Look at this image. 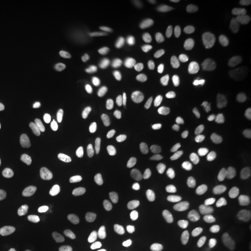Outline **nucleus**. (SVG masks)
<instances>
[{"label":"nucleus","mask_w":251,"mask_h":251,"mask_svg":"<svg viewBox=\"0 0 251 251\" xmlns=\"http://www.w3.org/2000/svg\"><path fill=\"white\" fill-rule=\"evenodd\" d=\"M220 127L219 120L214 117H206L199 126V134L205 138H209L215 134Z\"/></svg>","instance_id":"f257e3e1"},{"label":"nucleus","mask_w":251,"mask_h":251,"mask_svg":"<svg viewBox=\"0 0 251 251\" xmlns=\"http://www.w3.org/2000/svg\"><path fill=\"white\" fill-rule=\"evenodd\" d=\"M203 239L206 243V248L209 251H219L221 249V242L219 234L211 228H206L202 233Z\"/></svg>","instance_id":"f03ea898"},{"label":"nucleus","mask_w":251,"mask_h":251,"mask_svg":"<svg viewBox=\"0 0 251 251\" xmlns=\"http://www.w3.org/2000/svg\"><path fill=\"white\" fill-rule=\"evenodd\" d=\"M249 86H250L249 76L244 74H240L239 75H237V77L235 78L231 87V93L233 96H236V97L242 96L249 89Z\"/></svg>","instance_id":"7ed1b4c3"},{"label":"nucleus","mask_w":251,"mask_h":251,"mask_svg":"<svg viewBox=\"0 0 251 251\" xmlns=\"http://www.w3.org/2000/svg\"><path fill=\"white\" fill-rule=\"evenodd\" d=\"M244 122L239 117H231L225 122L224 131L225 134L234 136L239 134L244 128Z\"/></svg>","instance_id":"20e7f679"},{"label":"nucleus","mask_w":251,"mask_h":251,"mask_svg":"<svg viewBox=\"0 0 251 251\" xmlns=\"http://www.w3.org/2000/svg\"><path fill=\"white\" fill-rule=\"evenodd\" d=\"M214 182H215V176L210 172L205 173L198 179L196 184V191L198 194H205L211 188Z\"/></svg>","instance_id":"39448f33"},{"label":"nucleus","mask_w":251,"mask_h":251,"mask_svg":"<svg viewBox=\"0 0 251 251\" xmlns=\"http://www.w3.org/2000/svg\"><path fill=\"white\" fill-rule=\"evenodd\" d=\"M182 221H183V217L179 213H175V214L171 215L169 218V220L167 221V223L165 225V228H164V232H165L166 236L172 237L176 233L179 225L182 223Z\"/></svg>","instance_id":"423d86ee"},{"label":"nucleus","mask_w":251,"mask_h":251,"mask_svg":"<svg viewBox=\"0 0 251 251\" xmlns=\"http://www.w3.org/2000/svg\"><path fill=\"white\" fill-rule=\"evenodd\" d=\"M132 134L131 130L123 126H117L112 128L110 131V138L116 143H123L126 141Z\"/></svg>","instance_id":"0eeeda50"},{"label":"nucleus","mask_w":251,"mask_h":251,"mask_svg":"<svg viewBox=\"0 0 251 251\" xmlns=\"http://www.w3.org/2000/svg\"><path fill=\"white\" fill-rule=\"evenodd\" d=\"M215 70V67L210 64H186L179 66V71L183 74H194V73L211 72Z\"/></svg>","instance_id":"6e6552de"},{"label":"nucleus","mask_w":251,"mask_h":251,"mask_svg":"<svg viewBox=\"0 0 251 251\" xmlns=\"http://www.w3.org/2000/svg\"><path fill=\"white\" fill-rule=\"evenodd\" d=\"M126 231V221L123 218L118 219L114 227V238L118 246H121L125 241Z\"/></svg>","instance_id":"1a4fd4ad"},{"label":"nucleus","mask_w":251,"mask_h":251,"mask_svg":"<svg viewBox=\"0 0 251 251\" xmlns=\"http://www.w3.org/2000/svg\"><path fill=\"white\" fill-rule=\"evenodd\" d=\"M227 214V202L225 198H216L212 206V216L216 220H222Z\"/></svg>","instance_id":"9d476101"},{"label":"nucleus","mask_w":251,"mask_h":251,"mask_svg":"<svg viewBox=\"0 0 251 251\" xmlns=\"http://www.w3.org/2000/svg\"><path fill=\"white\" fill-rule=\"evenodd\" d=\"M195 141V135L188 130L180 131L176 137L171 139V143L176 146H186L193 144Z\"/></svg>","instance_id":"9b49d317"},{"label":"nucleus","mask_w":251,"mask_h":251,"mask_svg":"<svg viewBox=\"0 0 251 251\" xmlns=\"http://www.w3.org/2000/svg\"><path fill=\"white\" fill-rule=\"evenodd\" d=\"M119 110L128 117H139L143 115L141 108L129 101H122L119 103Z\"/></svg>","instance_id":"f8f14e48"},{"label":"nucleus","mask_w":251,"mask_h":251,"mask_svg":"<svg viewBox=\"0 0 251 251\" xmlns=\"http://www.w3.org/2000/svg\"><path fill=\"white\" fill-rule=\"evenodd\" d=\"M219 98L218 96H216L215 94H206L205 96H202L201 98H199L197 100V103L199 107L205 110H209L215 106Z\"/></svg>","instance_id":"ddd939ff"},{"label":"nucleus","mask_w":251,"mask_h":251,"mask_svg":"<svg viewBox=\"0 0 251 251\" xmlns=\"http://www.w3.org/2000/svg\"><path fill=\"white\" fill-rule=\"evenodd\" d=\"M184 164H185L186 169L191 172H197L199 171L200 166H201V162L199 160V158L193 153L185 154Z\"/></svg>","instance_id":"4468645a"},{"label":"nucleus","mask_w":251,"mask_h":251,"mask_svg":"<svg viewBox=\"0 0 251 251\" xmlns=\"http://www.w3.org/2000/svg\"><path fill=\"white\" fill-rule=\"evenodd\" d=\"M227 150L234 161H240L243 158V150L240 144L236 142H230L227 144Z\"/></svg>","instance_id":"2eb2a0df"},{"label":"nucleus","mask_w":251,"mask_h":251,"mask_svg":"<svg viewBox=\"0 0 251 251\" xmlns=\"http://www.w3.org/2000/svg\"><path fill=\"white\" fill-rule=\"evenodd\" d=\"M88 241L91 246L98 247L101 242V232L100 230L96 227H90L87 233Z\"/></svg>","instance_id":"dca6fc26"},{"label":"nucleus","mask_w":251,"mask_h":251,"mask_svg":"<svg viewBox=\"0 0 251 251\" xmlns=\"http://www.w3.org/2000/svg\"><path fill=\"white\" fill-rule=\"evenodd\" d=\"M232 205H233V209L241 213L245 209V195L243 191H237L233 195V199H232Z\"/></svg>","instance_id":"f3484780"},{"label":"nucleus","mask_w":251,"mask_h":251,"mask_svg":"<svg viewBox=\"0 0 251 251\" xmlns=\"http://www.w3.org/2000/svg\"><path fill=\"white\" fill-rule=\"evenodd\" d=\"M228 232L233 235V237L240 238L243 234V226L238 221H232L227 225Z\"/></svg>","instance_id":"a211bd4d"},{"label":"nucleus","mask_w":251,"mask_h":251,"mask_svg":"<svg viewBox=\"0 0 251 251\" xmlns=\"http://www.w3.org/2000/svg\"><path fill=\"white\" fill-rule=\"evenodd\" d=\"M171 178L173 181V183L178 186V187H182L185 183V178L184 175L182 174V172L178 170V169H174L171 172Z\"/></svg>","instance_id":"6ab92c4d"},{"label":"nucleus","mask_w":251,"mask_h":251,"mask_svg":"<svg viewBox=\"0 0 251 251\" xmlns=\"http://www.w3.org/2000/svg\"><path fill=\"white\" fill-rule=\"evenodd\" d=\"M199 56L202 60L208 63H217V64H223L225 63V59L222 56H219L217 54L201 53Z\"/></svg>","instance_id":"aec40b11"},{"label":"nucleus","mask_w":251,"mask_h":251,"mask_svg":"<svg viewBox=\"0 0 251 251\" xmlns=\"http://www.w3.org/2000/svg\"><path fill=\"white\" fill-rule=\"evenodd\" d=\"M179 118V112L175 108L171 107L164 114V120L167 124H171Z\"/></svg>","instance_id":"412c9836"},{"label":"nucleus","mask_w":251,"mask_h":251,"mask_svg":"<svg viewBox=\"0 0 251 251\" xmlns=\"http://www.w3.org/2000/svg\"><path fill=\"white\" fill-rule=\"evenodd\" d=\"M69 243H70V248L74 251H88L84 243L82 242L80 239L77 237H72Z\"/></svg>","instance_id":"4be33fe9"},{"label":"nucleus","mask_w":251,"mask_h":251,"mask_svg":"<svg viewBox=\"0 0 251 251\" xmlns=\"http://www.w3.org/2000/svg\"><path fill=\"white\" fill-rule=\"evenodd\" d=\"M81 206L78 204H72L66 209V216L68 217H75L80 214Z\"/></svg>","instance_id":"5701e85b"},{"label":"nucleus","mask_w":251,"mask_h":251,"mask_svg":"<svg viewBox=\"0 0 251 251\" xmlns=\"http://www.w3.org/2000/svg\"><path fill=\"white\" fill-rule=\"evenodd\" d=\"M245 208L248 211H251V186L248 185L245 192Z\"/></svg>","instance_id":"b1692460"},{"label":"nucleus","mask_w":251,"mask_h":251,"mask_svg":"<svg viewBox=\"0 0 251 251\" xmlns=\"http://www.w3.org/2000/svg\"><path fill=\"white\" fill-rule=\"evenodd\" d=\"M9 218V213L6 207L0 205V223L6 222Z\"/></svg>","instance_id":"393cba45"},{"label":"nucleus","mask_w":251,"mask_h":251,"mask_svg":"<svg viewBox=\"0 0 251 251\" xmlns=\"http://www.w3.org/2000/svg\"><path fill=\"white\" fill-rule=\"evenodd\" d=\"M101 251H116V249L112 243L109 240H106L101 247Z\"/></svg>","instance_id":"a878e982"},{"label":"nucleus","mask_w":251,"mask_h":251,"mask_svg":"<svg viewBox=\"0 0 251 251\" xmlns=\"http://www.w3.org/2000/svg\"><path fill=\"white\" fill-rule=\"evenodd\" d=\"M59 251H74L72 249L70 248V246L67 245H61L59 248Z\"/></svg>","instance_id":"bb28decb"},{"label":"nucleus","mask_w":251,"mask_h":251,"mask_svg":"<svg viewBox=\"0 0 251 251\" xmlns=\"http://www.w3.org/2000/svg\"><path fill=\"white\" fill-rule=\"evenodd\" d=\"M180 251H194V248L192 245H185L184 247H182Z\"/></svg>","instance_id":"cd10ccee"},{"label":"nucleus","mask_w":251,"mask_h":251,"mask_svg":"<svg viewBox=\"0 0 251 251\" xmlns=\"http://www.w3.org/2000/svg\"><path fill=\"white\" fill-rule=\"evenodd\" d=\"M249 128H250V131L251 132V122H250V126H249Z\"/></svg>","instance_id":"c85d7f7f"},{"label":"nucleus","mask_w":251,"mask_h":251,"mask_svg":"<svg viewBox=\"0 0 251 251\" xmlns=\"http://www.w3.org/2000/svg\"><path fill=\"white\" fill-rule=\"evenodd\" d=\"M0 251H1V247H0Z\"/></svg>","instance_id":"c756f323"}]
</instances>
